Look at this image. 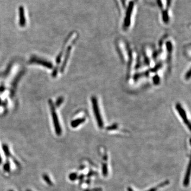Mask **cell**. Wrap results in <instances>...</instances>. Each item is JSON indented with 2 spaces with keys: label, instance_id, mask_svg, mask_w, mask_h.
<instances>
[{
  "label": "cell",
  "instance_id": "obj_3",
  "mask_svg": "<svg viewBox=\"0 0 191 191\" xmlns=\"http://www.w3.org/2000/svg\"><path fill=\"white\" fill-rule=\"evenodd\" d=\"M92 103H93V108H94V110H95V113L96 120H97V122H98V125L101 128V127H103V121H101V114L99 112V109L98 107V105L97 106V101H96V99H95V97H93L92 98Z\"/></svg>",
  "mask_w": 191,
  "mask_h": 191
},
{
  "label": "cell",
  "instance_id": "obj_4",
  "mask_svg": "<svg viewBox=\"0 0 191 191\" xmlns=\"http://www.w3.org/2000/svg\"><path fill=\"white\" fill-rule=\"evenodd\" d=\"M19 25L20 27H23L26 24V19L25 15L24 8L23 6H20L19 8Z\"/></svg>",
  "mask_w": 191,
  "mask_h": 191
},
{
  "label": "cell",
  "instance_id": "obj_15",
  "mask_svg": "<svg viewBox=\"0 0 191 191\" xmlns=\"http://www.w3.org/2000/svg\"><path fill=\"white\" fill-rule=\"evenodd\" d=\"M128 190H129V191H133L132 190H131V189H128Z\"/></svg>",
  "mask_w": 191,
  "mask_h": 191
},
{
  "label": "cell",
  "instance_id": "obj_6",
  "mask_svg": "<svg viewBox=\"0 0 191 191\" xmlns=\"http://www.w3.org/2000/svg\"><path fill=\"white\" fill-rule=\"evenodd\" d=\"M71 48H72L71 47V46H69V47H68L67 51H66V56H65L64 60V61H63L62 66H61V72H63V71L64 70V69H65V67H66V63L68 62V59H69V56H70V54Z\"/></svg>",
  "mask_w": 191,
  "mask_h": 191
},
{
  "label": "cell",
  "instance_id": "obj_12",
  "mask_svg": "<svg viewBox=\"0 0 191 191\" xmlns=\"http://www.w3.org/2000/svg\"><path fill=\"white\" fill-rule=\"evenodd\" d=\"M77 177V175L76 173H71L70 175H69V178L70 179L71 181H74L76 180Z\"/></svg>",
  "mask_w": 191,
  "mask_h": 191
},
{
  "label": "cell",
  "instance_id": "obj_10",
  "mask_svg": "<svg viewBox=\"0 0 191 191\" xmlns=\"http://www.w3.org/2000/svg\"><path fill=\"white\" fill-rule=\"evenodd\" d=\"M43 179H44V181L50 185H52V182L51 181L50 177L47 175L46 174H44L43 175Z\"/></svg>",
  "mask_w": 191,
  "mask_h": 191
},
{
  "label": "cell",
  "instance_id": "obj_11",
  "mask_svg": "<svg viewBox=\"0 0 191 191\" xmlns=\"http://www.w3.org/2000/svg\"><path fill=\"white\" fill-rule=\"evenodd\" d=\"M3 168H4L5 171H8V172L10 171V163H9V162H7V163H6L4 164V167H3Z\"/></svg>",
  "mask_w": 191,
  "mask_h": 191
},
{
  "label": "cell",
  "instance_id": "obj_7",
  "mask_svg": "<svg viewBox=\"0 0 191 191\" xmlns=\"http://www.w3.org/2000/svg\"><path fill=\"white\" fill-rule=\"evenodd\" d=\"M85 121V118H79L76 120H74L71 122V126L73 128H75L79 125H80L81 124L83 123Z\"/></svg>",
  "mask_w": 191,
  "mask_h": 191
},
{
  "label": "cell",
  "instance_id": "obj_1",
  "mask_svg": "<svg viewBox=\"0 0 191 191\" xmlns=\"http://www.w3.org/2000/svg\"><path fill=\"white\" fill-rule=\"evenodd\" d=\"M48 104L50 107V112L52 114V118H53V124L54 126V128L55 130L56 133L58 134V136H60L62 133V129L61 128L60 122L58 119L57 113L56 112L55 107L53 104V101L52 100H49Z\"/></svg>",
  "mask_w": 191,
  "mask_h": 191
},
{
  "label": "cell",
  "instance_id": "obj_14",
  "mask_svg": "<svg viewBox=\"0 0 191 191\" xmlns=\"http://www.w3.org/2000/svg\"><path fill=\"white\" fill-rule=\"evenodd\" d=\"M2 163V158H1V155H0V164Z\"/></svg>",
  "mask_w": 191,
  "mask_h": 191
},
{
  "label": "cell",
  "instance_id": "obj_8",
  "mask_svg": "<svg viewBox=\"0 0 191 191\" xmlns=\"http://www.w3.org/2000/svg\"><path fill=\"white\" fill-rule=\"evenodd\" d=\"M190 166L189 165V168H188V170H187V173H186V176L185 177V179H184V185L187 186L188 185L189 183V178H190Z\"/></svg>",
  "mask_w": 191,
  "mask_h": 191
},
{
  "label": "cell",
  "instance_id": "obj_16",
  "mask_svg": "<svg viewBox=\"0 0 191 191\" xmlns=\"http://www.w3.org/2000/svg\"><path fill=\"white\" fill-rule=\"evenodd\" d=\"M27 191H30V190H27Z\"/></svg>",
  "mask_w": 191,
  "mask_h": 191
},
{
  "label": "cell",
  "instance_id": "obj_5",
  "mask_svg": "<svg viewBox=\"0 0 191 191\" xmlns=\"http://www.w3.org/2000/svg\"><path fill=\"white\" fill-rule=\"evenodd\" d=\"M176 108H177V111L179 113V114L181 116L182 118L183 119L185 123L186 124V125L189 126V128H190V122L187 120V117H186L185 110L179 104L176 105Z\"/></svg>",
  "mask_w": 191,
  "mask_h": 191
},
{
  "label": "cell",
  "instance_id": "obj_13",
  "mask_svg": "<svg viewBox=\"0 0 191 191\" xmlns=\"http://www.w3.org/2000/svg\"><path fill=\"white\" fill-rule=\"evenodd\" d=\"M63 101V98L62 97H60V98H58L57 101H56V105L57 107H58L60 106L61 104L62 103Z\"/></svg>",
  "mask_w": 191,
  "mask_h": 191
},
{
  "label": "cell",
  "instance_id": "obj_2",
  "mask_svg": "<svg viewBox=\"0 0 191 191\" xmlns=\"http://www.w3.org/2000/svg\"><path fill=\"white\" fill-rule=\"evenodd\" d=\"M30 63H36L40 66H43L48 69H52L53 67L52 63H50V62L48 61L45 60L42 58H37L36 56H33L30 59Z\"/></svg>",
  "mask_w": 191,
  "mask_h": 191
},
{
  "label": "cell",
  "instance_id": "obj_9",
  "mask_svg": "<svg viewBox=\"0 0 191 191\" xmlns=\"http://www.w3.org/2000/svg\"><path fill=\"white\" fill-rule=\"evenodd\" d=\"M3 151L4 152L6 156L7 157H9L10 156V153L8 146L7 144H4L3 146Z\"/></svg>",
  "mask_w": 191,
  "mask_h": 191
},
{
  "label": "cell",
  "instance_id": "obj_17",
  "mask_svg": "<svg viewBox=\"0 0 191 191\" xmlns=\"http://www.w3.org/2000/svg\"><path fill=\"white\" fill-rule=\"evenodd\" d=\"M12 191V190H10V191Z\"/></svg>",
  "mask_w": 191,
  "mask_h": 191
}]
</instances>
